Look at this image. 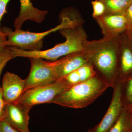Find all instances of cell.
I'll list each match as a JSON object with an SVG mask.
<instances>
[{
	"instance_id": "5b68a950",
	"label": "cell",
	"mask_w": 132,
	"mask_h": 132,
	"mask_svg": "<svg viewBox=\"0 0 132 132\" xmlns=\"http://www.w3.org/2000/svg\"><path fill=\"white\" fill-rule=\"evenodd\" d=\"M71 87L64 78H61L50 84L26 90L14 104L19 103L33 106L38 104L52 103L58 95Z\"/></svg>"
},
{
	"instance_id": "5bb4252c",
	"label": "cell",
	"mask_w": 132,
	"mask_h": 132,
	"mask_svg": "<svg viewBox=\"0 0 132 132\" xmlns=\"http://www.w3.org/2000/svg\"><path fill=\"white\" fill-rule=\"evenodd\" d=\"M105 7V14L124 15L132 0H100Z\"/></svg>"
},
{
	"instance_id": "ffe728a7",
	"label": "cell",
	"mask_w": 132,
	"mask_h": 132,
	"mask_svg": "<svg viewBox=\"0 0 132 132\" xmlns=\"http://www.w3.org/2000/svg\"><path fill=\"white\" fill-rule=\"evenodd\" d=\"M126 86L125 99L128 104H132V77L129 79Z\"/></svg>"
},
{
	"instance_id": "603a6c76",
	"label": "cell",
	"mask_w": 132,
	"mask_h": 132,
	"mask_svg": "<svg viewBox=\"0 0 132 132\" xmlns=\"http://www.w3.org/2000/svg\"><path fill=\"white\" fill-rule=\"evenodd\" d=\"M0 132H20L5 120L0 122Z\"/></svg>"
},
{
	"instance_id": "d4e9b609",
	"label": "cell",
	"mask_w": 132,
	"mask_h": 132,
	"mask_svg": "<svg viewBox=\"0 0 132 132\" xmlns=\"http://www.w3.org/2000/svg\"><path fill=\"white\" fill-rule=\"evenodd\" d=\"M7 37L0 36V50L6 47Z\"/></svg>"
},
{
	"instance_id": "ba28073f",
	"label": "cell",
	"mask_w": 132,
	"mask_h": 132,
	"mask_svg": "<svg viewBox=\"0 0 132 132\" xmlns=\"http://www.w3.org/2000/svg\"><path fill=\"white\" fill-rule=\"evenodd\" d=\"M32 107L19 103L7 104L4 120L19 132H30L29 112Z\"/></svg>"
},
{
	"instance_id": "6da1fadb",
	"label": "cell",
	"mask_w": 132,
	"mask_h": 132,
	"mask_svg": "<svg viewBox=\"0 0 132 132\" xmlns=\"http://www.w3.org/2000/svg\"><path fill=\"white\" fill-rule=\"evenodd\" d=\"M120 36L111 39L87 40L82 50L97 75L109 87L113 88L118 82V54Z\"/></svg>"
},
{
	"instance_id": "7c38bea8",
	"label": "cell",
	"mask_w": 132,
	"mask_h": 132,
	"mask_svg": "<svg viewBox=\"0 0 132 132\" xmlns=\"http://www.w3.org/2000/svg\"><path fill=\"white\" fill-rule=\"evenodd\" d=\"M20 14L14 21L15 31L21 30L22 24L26 21L29 20L40 23L44 20L47 14V11L40 10L35 7L30 0H20Z\"/></svg>"
},
{
	"instance_id": "ac0fdd59",
	"label": "cell",
	"mask_w": 132,
	"mask_h": 132,
	"mask_svg": "<svg viewBox=\"0 0 132 132\" xmlns=\"http://www.w3.org/2000/svg\"><path fill=\"white\" fill-rule=\"evenodd\" d=\"M93 9V16L94 19L102 16L105 14V5L100 0H94L92 2Z\"/></svg>"
},
{
	"instance_id": "8992f818",
	"label": "cell",
	"mask_w": 132,
	"mask_h": 132,
	"mask_svg": "<svg viewBox=\"0 0 132 132\" xmlns=\"http://www.w3.org/2000/svg\"><path fill=\"white\" fill-rule=\"evenodd\" d=\"M31 68L26 80L24 92L32 88L50 84L57 80L51 62L45 61L41 58H29Z\"/></svg>"
},
{
	"instance_id": "277c9868",
	"label": "cell",
	"mask_w": 132,
	"mask_h": 132,
	"mask_svg": "<svg viewBox=\"0 0 132 132\" xmlns=\"http://www.w3.org/2000/svg\"><path fill=\"white\" fill-rule=\"evenodd\" d=\"M76 12L72 9L65 10L61 14L62 21L54 28L40 33L31 32L20 30L13 31L5 27L2 31L7 35L6 46L18 47L28 51L40 50L43 45V39L52 32L62 29L72 27L81 24L79 19L76 18Z\"/></svg>"
},
{
	"instance_id": "9c48e42d",
	"label": "cell",
	"mask_w": 132,
	"mask_h": 132,
	"mask_svg": "<svg viewBox=\"0 0 132 132\" xmlns=\"http://www.w3.org/2000/svg\"><path fill=\"white\" fill-rule=\"evenodd\" d=\"M88 62L86 55L83 51L67 55L51 64L58 79L64 78L73 71Z\"/></svg>"
},
{
	"instance_id": "d6986e66",
	"label": "cell",
	"mask_w": 132,
	"mask_h": 132,
	"mask_svg": "<svg viewBox=\"0 0 132 132\" xmlns=\"http://www.w3.org/2000/svg\"><path fill=\"white\" fill-rule=\"evenodd\" d=\"M63 78L65 79L68 84L71 86L81 82L80 77L77 70L71 72Z\"/></svg>"
},
{
	"instance_id": "4316f807",
	"label": "cell",
	"mask_w": 132,
	"mask_h": 132,
	"mask_svg": "<svg viewBox=\"0 0 132 132\" xmlns=\"http://www.w3.org/2000/svg\"></svg>"
},
{
	"instance_id": "4fadbf2b",
	"label": "cell",
	"mask_w": 132,
	"mask_h": 132,
	"mask_svg": "<svg viewBox=\"0 0 132 132\" xmlns=\"http://www.w3.org/2000/svg\"><path fill=\"white\" fill-rule=\"evenodd\" d=\"M127 39L120 36L118 60V82L119 78L132 72V47Z\"/></svg>"
},
{
	"instance_id": "e0dca14e",
	"label": "cell",
	"mask_w": 132,
	"mask_h": 132,
	"mask_svg": "<svg viewBox=\"0 0 132 132\" xmlns=\"http://www.w3.org/2000/svg\"><path fill=\"white\" fill-rule=\"evenodd\" d=\"M14 58L15 57L12 46H6L0 50V76L8 62Z\"/></svg>"
},
{
	"instance_id": "44dd1931",
	"label": "cell",
	"mask_w": 132,
	"mask_h": 132,
	"mask_svg": "<svg viewBox=\"0 0 132 132\" xmlns=\"http://www.w3.org/2000/svg\"><path fill=\"white\" fill-rule=\"evenodd\" d=\"M10 0H0V23L3 15L6 13L7 11V5ZM0 36L7 37L6 34H4L0 28Z\"/></svg>"
},
{
	"instance_id": "7a4b0ae2",
	"label": "cell",
	"mask_w": 132,
	"mask_h": 132,
	"mask_svg": "<svg viewBox=\"0 0 132 132\" xmlns=\"http://www.w3.org/2000/svg\"><path fill=\"white\" fill-rule=\"evenodd\" d=\"M59 31L65 38L64 42L43 51H28L12 47L15 58L37 57L54 61L62 56L82 51L84 42L87 40V36L82 24L72 27L62 29Z\"/></svg>"
},
{
	"instance_id": "30bf717a",
	"label": "cell",
	"mask_w": 132,
	"mask_h": 132,
	"mask_svg": "<svg viewBox=\"0 0 132 132\" xmlns=\"http://www.w3.org/2000/svg\"><path fill=\"white\" fill-rule=\"evenodd\" d=\"M95 19L101 29L104 38L111 39L118 37L127 28L124 15L105 14Z\"/></svg>"
},
{
	"instance_id": "8fae6325",
	"label": "cell",
	"mask_w": 132,
	"mask_h": 132,
	"mask_svg": "<svg viewBox=\"0 0 132 132\" xmlns=\"http://www.w3.org/2000/svg\"><path fill=\"white\" fill-rule=\"evenodd\" d=\"M26 80L14 73L7 72L3 78L2 89L3 99L7 104L16 102L24 92Z\"/></svg>"
},
{
	"instance_id": "9a60e30c",
	"label": "cell",
	"mask_w": 132,
	"mask_h": 132,
	"mask_svg": "<svg viewBox=\"0 0 132 132\" xmlns=\"http://www.w3.org/2000/svg\"><path fill=\"white\" fill-rule=\"evenodd\" d=\"M132 132V120L126 109H123L115 124L108 132Z\"/></svg>"
},
{
	"instance_id": "3957f363",
	"label": "cell",
	"mask_w": 132,
	"mask_h": 132,
	"mask_svg": "<svg viewBox=\"0 0 132 132\" xmlns=\"http://www.w3.org/2000/svg\"><path fill=\"white\" fill-rule=\"evenodd\" d=\"M109 87L108 84L97 75L71 87L52 103L69 108H84L95 101Z\"/></svg>"
},
{
	"instance_id": "484cf974",
	"label": "cell",
	"mask_w": 132,
	"mask_h": 132,
	"mask_svg": "<svg viewBox=\"0 0 132 132\" xmlns=\"http://www.w3.org/2000/svg\"><path fill=\"white\" fill-rule=\"evenodd\" d=\"M126 30L127 31V36L128 39L131 40L132 42V26L128 27Z\"/></svg>"
},
{
	"instance_id": "52a82bcc",
	"label": "cell",
	"mask_w": 132,
	"mask_h": 132,
	"mask_svg": "<svg viewBox=\"0 0 132 132\" xmlns=\"http://www.w3.org/2000/svg\"><path fill=\"white\" fill-rule=\"evenodd\" d=\"M113 89L112 100L101 122L88 132H108L118 120L124 109L122 82H118Z\"/></svg>"
},
{
	"instance_id": "cb8c5ba5",
	"label": "cell",
	"mask_w": 132,
	"mask_h": 132,
	"mask_svg": "<svg viewBox=\"0 0 132 132\" xmlns=\"http://www.w3.org/2000/svg\"><path fill=\"white\" fill-rule=\"evenodd\" d=\"M127 23L128 27L132 26V3L126 10L124 14Z\"/></svg>"
},
{
	"instance_id": "2e32d148",
	"label": "cell",
	"mask_w": 132,
	"mask_h": 132,
	"mask_svg": "<svg viewBox=\"0 0 132 132\" xmlns=\"http://www.w3.org/2000/svg\"><path fill=\"white\" fill-rule=\"evenodd\" d=\"M77 70L81 82L88 80L97 75L93 67L89 62L83 65Z\"/></svg>"
},
{
	"instance_id": "7402d4cb",
	"label": "cell",
	"mask_w": 132,
	"mask_h": 132,
	"mask_svg": "<svg viewBox=\"0 0 132 132\" xmlns=\"http://www.w3.org/2000/svg\"><path fill=\"white\" fill-rule=\"evenodd\" d=\"M6 103L3 99L2 89L1 88H0V122L5 120V115H6Z\"/></svg>"
}]
</instances>
